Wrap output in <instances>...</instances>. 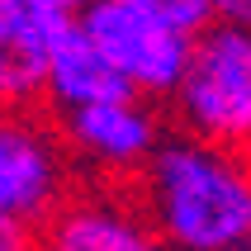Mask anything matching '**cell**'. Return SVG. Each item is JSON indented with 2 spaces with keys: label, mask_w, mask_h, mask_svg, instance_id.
I'll return each instance as SVG.
<instances>
[{
  "label": "cell",
  "mask_w": 251,
  "mask_h": 251,
  "mask_svg": "<svg viewBox=\"0 0 251 251\" xmlns=\"http://www.w3.org/2000/svg\"><path fill=\"white\" fill-rule=\"evenodd\" d=\"M33 5H43V10H52V14H67V19H76L90 0H33Z\"/></svg>",
  "instance_id": "cell-11"
},
{
  "label": "cell",
  "mask_w": 251,
  "mask_h": 251,
  "mask_svg": "<svg viewBox=\"0 0 251 251\" xmlns=\"http://www.w3.org/2000/svg\"><path fill=\"white\" fill-rule=\"evenodd\" d=\"M138 5H147V10H156V14H166L171 24L190 28V33H199L204 24H213L209 0H138Z\"/></svg>",
  "instance_id": "cell-9"
},
{
  "label": "cell",
  "mask_w": 251,
  "mask_h": 251,
  "mask_svg": "<svg viewBox=\"0 0 251 251\" xmlns=\"http://www.w3.org/2000/svg\"><path fill=\"white\" fill-rule=\"evenodd\" d=\"M171 104L176 133L247 152L251 147V28L204 24Z\"/></svg>",
  "instance_id": "cell-2"
},
{
  "label": "cell",
  "mask_w": 251,
  "mask_h": 251,
  "mask_svg": "<svg viewBox=\"0 0 251 251\" xmlns=\"http://www.w3.org/2000/svg\"><path fill=\"white\" fill-rule=\"evenodd\" d=\"M67 24V14H52L33 0H0V114L43 104L48 52Z\"/></svg>",
  "instance_id": "cell-7"
},
{
  "label": "cell",
  "mask_w": 251,
  "mask_h": 251,
  "mask_svg": "<svg viewBox=\"0 0 251 251\" xmlns=\"http://www.w3.org/2000/svg\"><path fill=\"white\" fill-rule=\"evenodd\" d=\"M76 24L90 33L104 62H109L124 85L133 95L152 100V104H166L180 85L185 67H190V52H195V33L180 24H171L166 14L147 10L138 0H90Z\"/></svg>",
  "instance_id": "cell-3"
},
{
  "label": "cell",
  "mask_w": 251,
  "mask_h": 251,
  "mask_svg": "<svg viewBox=\"0 0 251 251\" xmlns=\"http://www.w3.org/2000/svg\"><path fill=\"white\" fill-rule=\"evenodd\" d=\"M128 190L171 251L251 247V171L242 152L166 133Z\"/></svg>",
  "instance_id": "cell-1"
},
{
  "label": "cell",
  "mask_w": 251,
  "mask_h": 251,
  "mask_svg": "<svg viewBox=\"0 0 251 251\" xmlns=\"http://www.w3.org/2000/svg\"><path fill=\"white\" fill-rule=\"evenodd\" d=\"M0 251H38V232L0 213Z\"/></svg>",
  "instance_id": "cell-10"
},
{
  "label": "cell",
  "mask_w": 251,
  "mask_h": 251,
  "mask_svg": "<svg viewBox=\"0 0 251 251\" xmlns=\"http://www.w3.org/2000/svg\"><path fill=\"white\" fill-rule=\"evenodd\" d=\"M242 161H247V171H251V147H247V152H242Z\"/></svg>",
  "instance_id": "cell-12"
},
{
  "label": "cell",
  "mask_w": 251,
  "mask_h": 251,
  "mask_svg": "<svg viewBox=\"0 0 251 251\" xmlns=\"http://www.w3.org/2000/svg\"><path fill=\"white\" fill-rule=\"evenodd\" d=\"M81 171L67 152V138L48 109L0 114V213L38 232L71 195Z\"/></svg>",
  "instance_id": "cell-4"
},
{
  "label": "cell",
  "mask_w": 251,
  "mask_h": 251,
  "mask_svg": "<svg viewBox=\"0 0 251 251\" xmlns=\"http://www.w3.org/2000/svg\"><path fill=\"white\" fill-rule=\"evenodd\" d=\"M57 128L67 138L81 180L100 185H133L138 171L152 161V152L166 142V119L142 95H119L90 109L62 114Z\"/></svg>",
  "instance_id": "cell-5"
},
{
  "label": "cell",
  "mask_w": 251,
  "mask_h": 251,
  "mask_svg": "<svg viewBox=\"0 0 251 251\" xmlns=\"http://www.w3.org/2000/svg\"><path fill=\"white\" fill-rule=\"evenodd\" d=\"M38 251H171L128 185L81 180V190L38 227Z\"/></svg>",
  "instance_id": "cell-6"
},
{
  "label": "cell",
  "mask_w": 251,
  "mask_h": 251,
  "mask_svg": "<svg viewBox=\"0 0 251 251\" xmlns=\"http://www.w3.org/2000/svg\"><path fill=\"white\" fill-rule=\"evenodd\" d=\"M133 95L124 85V76L104 62L90 33H85L76 19H71L62 33H57L52 52H48V71H43V109L62 119V114L90 109V104H104V100Z\"/></svg>",
  "instance_id": "cell-8"
}]
</instances>
